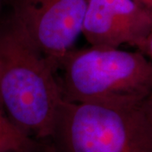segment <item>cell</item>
Masks as SVG:
<instances>
[{
    "mask_svg": "<svg viewBox=\"0 0 152 152\" xmlns=\"http://www.w3.org/2000/svg\"><path fill=\"white\" fill-rule=\"evenodd\" d=\"M50 140L53 152H152L149 98L124 105L63 100Z\"/></svg>",
    "mask_w": 152,
    "mask_h": 152,
    "instance_id": "cell-3",
    "label": "cell"
},
{
    "mask_svg": "<svg viewBox=\"0 0 152 152\" xmlns=\"http://www.w3.org/2000/svg\"><path fill=\"white\" fill-rule=\"evenodd\" d=\"M24 152H37L36 151H24Z\"/></svg>",
    "mask_w": 152,
    "mask_h": 152,
    "instance_id": "cell-10",
    "label": "cell"
},
{
    "mask_svg": "<svg viewBox=\"0 0 152 152\" xmlns=\"http://www.w3.org/2000/svg\"><path fill=\"white\" fill-rule=\"evenodd\" d=\"M64 101L124 105L152 96V62L140 51L74 49L57 70Z\"/></svg>",
    "mask_w": 152,
    "mask_h": 152,
    "instance_id": "cell-2",
    "label": "cell"
},
{
    "mask_svg": "<svg viewBox=\"0 0 152 152\" xmlns=\"http://www.w3.org/2000/svg\"><path fill=\"white\" fill-rule=\"evenodd\" d=\"M152 34V13L134 0H90L82 35L91 46L138 49Z\"/></svg>",
    "mask_w": 152,
    "mask_h": 152,
    "instance_id": "cell-5",
    "label": "cell"
},
{
    "mask_svg": "<svg viewBox=\"0 0 152 152\" xmlns=\"http://www.w3.org/2000/svg\"><path fill=\"white\" fill-rule=\"evenodd\" d=\"M149 102H150V105H151V107L152 110V96H151L149 97Z\"/></svg>",
    "mask_w": 152,
    "mask_h": 152,
    "instance_id": "cell-9",
    "label": "cell"
},
{
    "mask_svg": "<svg viewBox=\"0 0 152 152\" xmlns=\"http://www.w3.org/2000/svg\"><path fill=\"white\" fill-rule=\"evenodd\" d=\"M37 145L36 140L15 125L0 105V152L36 151Z\"/></svg>",
    "mask_w": 152,
    "mask_h": 152,
    "instance_id": "cell-6",
    "label": "cell"
},
{
    "mask_svg": "<svg viewBox=\"0 0 152 152\" xmlns=\"http://www.w3.org/2000/svg\"><path fill=\"white\" fill-rule=\"evenodd\" d=\"M138 50L143 53L152 62V34L143 42Z\"/></svg>",
    "mask_w": 152,
    "mask_h": 152,
    "instance_id": "cell-7",
    "label": "cell"
},
{
    "mask_svg": "<svg viewBox=\"0 0 152 152\" xmlns=\"http://www.w3.org/2000/svg\"><path fill=\"white\" fill-rule=\"evenodd\" d=\"M90 0H15L10 21L57 72L82 35Z\"/></svg>",
    "mask_w": 152,
    "mask_h": 152,
    "instance_id": "cell-4",
    "label": "cell"
},
{
    "mask_svg": "<svg viewBox=\"0 0 152 152\" xmlns=\"http://www.w3.org/2000/svg\"><path fill=\"white\" fill-rule=\"evenodd\" d=\"M63 97L57 72L10 20L0 26V105L34 140H50Z\"/></svg>",
    "mask_w": 152,
    "mask_h": 152,
    "instance_id": "cell-1",
    "label": "cell"
},
{
    "mask_svg": "<svg viewBox=\"0 0 152 152\" xmlns=\"http://www.w3.org/2000/svg\"><path fill=\"white\" fill-rule=\"evenodd\" d=\"M139 4L143 6L147 10L152 13V0H134Z\"/></svg>",
    "mask_w": 152,
    "mask_h": 152,
    "instance_id": "cell-8",
    "label": "cell"
}]
</instances>
